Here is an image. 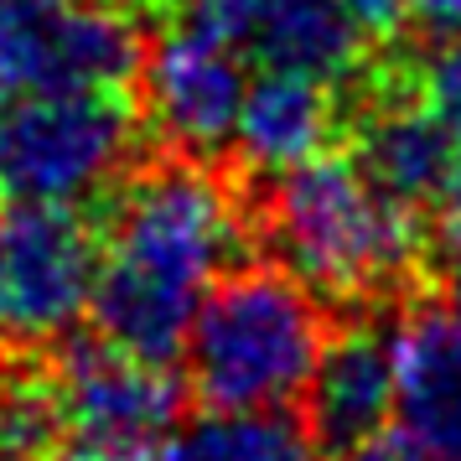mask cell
<instances>
[{"label": "cell", "mask_w": 461, "mask_h": 461, "mask_svg": "<svg viewBox=\"0 0 461 461\" xmlns=\"http://www.w3.org/2000/svg\"><path fill=\"white\" fill-rule=\"evenodd\" d=\"M332 135H337V99L327 78L295 73V68H265L259 78H249L233 146L254 171L280 176L291 167H306L327 150Z\"/></svg>", "instance_id": "cell-13"}, {"label": "cell", "mask_w": 461, "mask_h": 461, "mask_svg": "<svg viewBox=\"0 0 461 461\" xmlns=\"http://www.w3.org/2000/svg\"><path fill=\"white\" fill-rule=\"evenodd\" d=\"M446 312L461 316V254L451 259V275H446Z\"/></svg>", "instance_id": "cell-21"}, {"label": "cell", "mask_w": 461, "mask_h": 461, "mask_svg": "<svg viewBox=\"0 0 461 461\" xmlns=\"http://www.w3.org/2000/svg\"><path fill=\"white\" fill-rule=\"evenodd\" d=\"M244 197L197 156H171L135 171L109 212L94 327L104 342L150 363L187 353L208 291L249 244Z\"/></svg>", "instance_id": "cell-1"}, {"label": "cell", "mask_w": 461, "mask_h": 461, "mask_svg": "<svg viewBox=\"0 0 461 461\" xmlns=\"http://www.w3.org/2000/svg\"><path fill=\"white\" fill-rule=\"evenodd\" d=\"M140 32L114 0H0V104L42 88H120Z\"/></svg>", "instance_id": "cell-6"}, {"label": "cell", "mask_w": 461, "mask_h": 461, "mask_svg": "<svg viewBox=\"0 0 461 461\" xmlns=\"http://www.w3.org/2000/svg\"><path fill=\"white\" fill-rule=\"evenodd\" d=\"M404 16H410L430 42H461V0H410Z\"/></svg>", "instance_id": "cell-17"}, {"label": "cell", "mask_w": 461, "mask_h": 461, "mask_svg": "<svg viewBox=\"0 0 461 461\" xmlns=\"http://www.w3.org/2000/svg\"><path fill=\"white\" fill-rule=\"evenodd\" d=\"M353 161L368 171V182L384 197H394L399 208L410 212H425L446 203L461 146L415 88H394V94H378L368 114L357 120Z\"/></svg>", "instance_id": "cell-11"}, {"label": "cell", "mask_w": 461, "mask_h": 461, "mask_svg": "<svg viewBox=\"0 0 461 461\" xmlns=\"http://www.w3.org/2000/svg\"><path fill=\"white\" fill-rule=\"evenodd\" d=\"M52 389L63 410V446L78 451L161 461L182 420V384L167 374V363L135 357L104 337L68 348Z\"/></svg>", "instance_id": "cell-7"}, {"label": "cell", "mask_w": 461, "mask_h": 461, "mask_svg": "<svg viewBox=\"0 0 461 461\" xmlns=\"http://www.w3.org/2000/svg\"><path fill=\"white\" fill-rule=\"evenodd\" d=\"M399 399V357L394 332L378 321H348L332 327L321 363L306 384V430L321 440V451H353L378 430H389Z\"/></svg>", "instance_id": "cell-10"}, {"label": "cell", "mask_w": 461, "mask_h": 461, "mask_svg": "<svg viewBox=\"0 0 461 461\" xmlns=\"http://www.w3.org/2000/svg\"><path fill=\"white\" fill-rule=\"evenodd\" d=\"M321 440L306 420L285 410H249V415H208L171 436L161 461H321Z\"/></svg>", "instance_id": "cell-14"}, {"label": "cell", "mask_w": 461, "mask_h": 461, "mask_svg": "<svg viewBox=\"0 0 461 461\" xmlns=\"http://www.w3.org/2000/svg\"><path fill=\"white\" fill-rule=\"evenodd\" d=\"M140 120L120 88H42L0 104V203L84 208L135 161Z\"/></svg>", "instance_id": "cell-4"}, {"label": "cell", "mask_w": 461, "mask_h": 461, "mask_svg": "<svg viewBox=\"0 0 461 461\" xmlns=\"http://www.w3.org/2000/svg\"><path fill=\"white\" fill-rule=\"evenodd\" d=\"M342 5L357 16L363 32H384V26H394L399 16H404V5H410V0H342Z\"/></svg>", "instance_id": "cell-19"}, {"label": "cell", "mask_w": 461, "mask_h": 461, "mask_svg": "<svg viewBox=\"0 0 461 461\" xmlns=\"http://www.w3.org/2000/svg\"><path fill=\"white\" fill-rule=\"evenodd\" d=\"M440 212H446V229H451V239H461V161H456L451 187H446V203H440Z\"/></svg>", "instance_id": "cell-20"}, {"label": "cell", "mask_w": 461, "mask_h": 461, "mask_svg": "<svg viewBox=\"0 0 461 461\" xmlns=\"http://www.w3.org/2000/svg\"><path fill=\"white\" fill-rule=\"evenodd\" d=\"M394 415L404 436L436 461H461V316L440 306H415L394 327Z\"/></svg>", "instance_id": "cell-12"}, {"label": "cell", "mask_w": 461, "mask_h": 461, "mask_svg": "<svg viewBox=\"0 0 461 461\" xmlns=\"http://www.w3.org/2000/svg\"><path fill=\"white\" fill-rule=\"evenodd\" d=\"M259 233L275 265L306 280L321 301L368 306L394 295L420 270V212L368 182V171L342 156H316L280 171L259 208Z\"/></svg>", "instance_id": "cell-2"}, {"label": "cell", "mask_w": 461, "mask_h": 461, "mask_svg": "<svg viewBox=\"0 0 461 461\" xmlns=\"http://www.w3.org/2000/svg\"><path fill=\"white\" fill-rule=\"evenodd\" d=\"M182 11L244 58L327 84H342L363 52V26L342 0H182Z\"/></svg>", "instance_id": "cell-9"}, {"label": "cell", "mask_w": 461, "mask_h": 461, "mask_svg": "<svg viewBox=\"0 0 461 461\" xmlns=\"http://www.w3.org/2000/svg\"><path fill=\"white\" fill-rule=\"evenodd\" d=\"M337 461H436V456H430L425 446H415L404 430H378L374 440H363V446H353V451H342Z\"/></svg>", "instance_id": "cell-18"}, {"label": "cell", "mask_w": 461, "mask_h": 461, "mask_svg": "<svg viewBox=\"0 0 461 461\" xmlns=\"http://www.w3.org/2000/svg\"><path fill=\"white\" fill-rule=\"evenodd\" d=\"M63 446V410L52 378L0 363V461H52Z\"/></svg>", "instance_id": "cell-15"}, {"label": "cell", "mask_w": 461, "mask_h": 461, "mask_svg": "<svg viewBox=\"0 0 461 461\" xmlns=\"http://www.w3.org/2000/svg\"><path fill=\"white\" fill-rule=\"evenodd\" d=\"M332 337L321 295L285 265H233L187 337V384L212 415L291 410Z\"/></svg>", "instance_id": "cell-3"}, {"label": "cell", "mask_w": 461, "mask_h": 461, "mask_svg": "<svg viewBox=\"0 0 461 461\" xmlns=\"http://www.w3.org/2000/svg\"><path fill=\"white\" fill-rule=\"evenodd\" d=\"M415 94L461 146V42H436V52L415 73Z\"/></svg>", "instance_id": "cell-16"}, {"label": "cell", "mask_w": 461, "mask_h": 461, "mask_svg": "<svg viewBox=\"0 0 461 461\" xmlns=\"http://www.w3.org/2000/svg\"><path fill=\"white\" fill-rule=\"evenodd\" d=\"M104 239L78 208L0 203V353H47L94 306Z\"/></svg>", "instance_id": "cell-5"}, {"label": "cell", "mask_w": 461, "mask_h": 461, "mask_svg": "<svg viewBox=\"0 0 461 461\" xmlns=\"http://www.w3.org/2000/svg\"><path fill=\"white\" fill-rule=\"evenodd\" d=\"M140 114L176 156L212 161L239 135V109L249 94L244 52L208 26L182 22L140 52Z\"/></svg>", "instance_id": "cell-8"}]
</instances>
